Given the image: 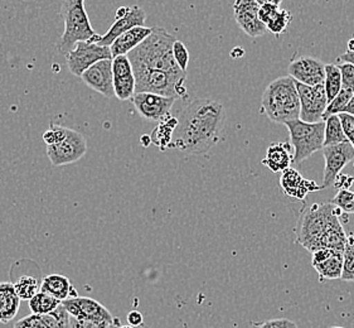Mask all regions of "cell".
I'll use <instances>...</instances> for the list:
<instances>
[{
	"mask_svg": "<svg viewBox=\"0 0 354 328\" xmlns=\"http://www.w3.org/2000/svg\"><path fill=\"white\" fill-rule=\"evenodd\" d=\"M21 302L15 293L13 283L0 282V323L7 325L15 320L21 307Z\"/></svg>",
	"mask_w": 354,
	"mask_h": 328,
	"instance_id": "603a6c76",
	"label": "cell"
},
{
	"mask_svg": "<svg viewBox=\"0 0 354 328\" xmlns=\"http://www.w3.org/2000/svg\"><path fill=\"white\" fill-rule=\"evenodd\" d=\"M337 61H338V64H351L354 66V53L346 52V53H343L342 56L337 58Z\"/></svg>",
	"mask_w": 354,
	"mask_h": 328,
	"instance_id": "ee69618b",
	"label": "cell"
},
{
	"mask_svg": "<svg viewBox=\"0 0 354 328\" xmlns=\"http://www.w3.org/2000/svg\"><path fill=\"white\" fill-rule=\"evenodd\" d=\"M111 66H113V79L130 76L134 73L133 66L130 64L128 56H118V57L113 58Z\"/></svg>",
	"mask_w": 354,
	"mask_h": 328,
	"instance_id": "e575fe53",
	"label": "cell"
},
{
	"mask_svg": "<svg viewBox=\"0 0 354 328\" xmlns=\"http://www.w3.org/2000/svg\"><path fill=\"white\" fill-rule=\"evenodd\" d=\"M339 208L333 203H314L301 211L297 228V243L303 248L314 253L322 249V244L328 231L337 221H347Z\"/></svg>",
	"mask_w": 354,
	"mask_h": 328,
	"instance_id": "3957f363",
	"label": "cell"
},
{
	"mask_svg": "<svg viewBox=\"0 0 354 328\" xmlns=\"http://www.w3.org/2000/svg\"><path fill=\"white\" fill-rule=\"evenodd\" d=\"M260 1L256 0H237L234 4V19L239 27L251 38L265 36L268 29L259 19Z\"/></svg>",
	"mask_w": 354,
	"mask_h": 328,
	"instance_id": "5bb4252c",
	"label": "cell"
},
{
	"mask_svg": "<svg viewBox=\"0 0 354 328\" xmlns=\"http://www.w3.org/2000/svg\"><path fill=\"white\" fill-rule=\"evenodd\" d=\"M295 82L300 101V115L299 120L304 122H323V115L328 107L324 85L306 86Z\"/></svg>",
	"mask_w": 354,
	"mask_h": 328,
	"instance_id": "ba28073f",
	"label": "cell"
},
{
	"mask_svg": "<svg viewBox=\"0 0 354 328\" xmlns=\"http://www.w3.org/2000/svg\"><path fill=\"white\" fill-rule=\"evenodd\" d=\"M353 93H351L349 90H340V93L334 98L333 100L328 104L326 109V113L323 115V122L328 119L329 116L333 115H339L344 113L346 107H347L348 102L353 98Z\"/></svg>",
	"mask_w": 354,
	"mask_h": 328,
	"instance_id": "1f68e13d",
	"label": "cell"
},
{
	"mask_svg": "<svg viewBox=\"0 0 354 328\" xmlns=\"http://www.w3.org/2000/svg\"><path fill=\"white\" fill-rule=\"evenodd\" d=\"M323 85L326 90V100L329 104L342 90V76L337 64H326V79Z\"/></svg>",
	"mask_w": 354,
	"mask_h": 328,
	"instance_id": "83f0119b",
	"label": "cell"
},
{
	"mask_svg": "<svg viewBox=\"0 0 354 328\" xmlns=\"http://www.w3.org/2000/svg\"><path fill=\"white\" fill-rule=\"evenodd\" d=\"M338 118H339L340 124H342L343 133L347 138L348 143L351 144L354 149V116L342 113V114L338 115Z\"/></svg>",
	"mask_w": 354,
	"mask_h": 328,
	"instance_id": "60d3db41",
	"label": "cell"
},
{
	"mask_svg": "<svg viewBox=\"0 0 354 328\" xmlns=\"http://www.w3.org/2000/svg\"><path fill=\"white\" fill-rule=\"evenodd\" d=\"M292 158L290 143L271 144L266 150V157L262 159V164L272 173H280L290 168Z\"/></svg>",
	"mask_w": 354,
	"mask_h": 328,
	"instance_id": "7402d4cb",
	"label": "cell"
},
{
	"mask_svg": "<svg viewBox=\"0 0 354 328\" xmlns=\"http://www.w3.org/2000/svg\"><path fill=\"white\" fill-rule=\"evenodd\" d=\"M71 316L62 307V304L52 313L30 314L15 323L13 328H70Z\"/></svg>",
	"mask_w": 354,
	"mask_h": 328,
	"instance_id": "d6986e66",
	"label": "cell"
},
{
	"mask_svg": "<svg viewBox=\"0 0 354 328\" xmlns=\"http://www.w3.org/2000/svg\"><path fill=\"white\" fill-rule=\"evenodd\" d=\"M61 304L73 318L119 321V320H115L113 314L110 313V311L104 307L100 302L88 297H76L71 300H64L61 302Z\"/></svg>",
	"mask_w": 354,
	"mask_h": 328,
	"instance_id": "2e32d148",
	"label": "cell"
},
{
	"mask_svg": "<svg viewBox=\"0 0 354 328\" xmlns=\"http://www.w3.org/2000/svg\"><path fill=\"white\" fill-rule=\"evenodd\" d=\"M323 156L326 159V168L323 174L322 188H328L334 185L337 176L348 163L354 161V149L351 144L342 143L323 148Z\"/></svg>",
	"mask_w": 354,
	"mask_h": 328,
	"instance_id": "7c38bea8",
	"label": "cell"
},
{
	"mask_svg": "<svg viewBox=\"0 0 354 328\" xmlns=\"http://www.w3.org/2000/svg\"><path fill=\"white\" fill-rule=\"evenodd\" d=\"M261 111L277 124L298 120L300 101L294 80L283 76L270 82L262 93Z\"/></svg>",
	"mask_w": 354,
	"mask_h": 328,
	"instance_id": "277c9868",
	"label": "cell"
},
{
	"mask_svg": "<svg viewBox=\"0 0 354 328\" xmlns=\"http://www.w3.org/2000/svg\"><path fill=\"white\" fill-rule=\"evenodd\" d=\"M129 10H130V7L119 8V9L116 10V17H115V19H121V18L127 17V15H128Z\"/></svg>",
	"mask_w": 354,
	"mask_h": 328,
	"instance_id": "f6af8a7d",
	"label": "cell"
},
{
	"mask_svg": "<svg viewBox=\"0 0 354 328\" xmlns=\"http://www.w3.org/2000/svg\"><path fill=\"white\" fill-rule=\"evenodd\" d=\"M259 328H298V326L295 322L290 321V320L279 318V320L263 322Z\"/></svg>",
	"mask_w": 354,
	"mask_h": 328,
	"instance_id": "b9f144b4",
	"label": "cell"
},
{
	"mask_svg": "<svg viewBox=\"0 0 354 328\" xmlns=\"http://www.w3.org/2000/svg\"><path fill=\"white\" fill-rule=\"evenodd\" d=\"M330 328H344V327H338V326H332Z\"/></svg>",
	"mask_w": 354,
	"mask_h": 328,
	"instance_id": "f907efd6",
	"label": "cell"
},
{
	"mask_svg": "<svg viewBox=\"0 0 354 328\" xmlns=\"http://www.w3.org/2000/svg\"><path fill=\"white\" fill-rule=\"evenodd\" d=\"M15 293L21 300H30L37 293L41 292V284L35 277L23 275L13 283Z\"/></svg>",
	"mask_w": 354,
	"mask_h": 328,
	"instance_id": "f1b7e54d",
	"label": "cell"
},
{
	"mask_svg": "<svg viewBox=\"0 0 354 328\" xmlns=\"http://www.w3.org/2000/svg\"><path fill=\"white\" fill-rule=\"evenodd\" d=\"M177 120L169 148L198 156L220 142L226 111L218 101L196 99L182 109Z\"/></svg>",
	"mask_w": 354,
	"mask_h": 328,
	"instance_id": "6da1fadb",
	"label": "cell"
},
{
	"mask_svg": "<svg viewBox=\"0 0 354 328\" xmlns=\"http://www.w3.org/2000/svg\"><path fill=\"white\" fill-rule=\"evenodd\" d=\"M87 153V142L80 131L67 129L62 142L47 147V157L53 165H66L80 161Z\"/></svg>",
	"mask_w": 354,
	"mask_h": 328,
	"instance_id": "30bf717a",
	"label": "cell"
},
{
	"mask_svg": "<svg viewBox=\"0 0 354 328\" xmlns=\"http://www.w3.org/2000/svg\"><path fill=\"white\" fill-rule=\"evenodd\" d=\"M318 273L320 282L340 279L343 271V253L334 251L333 255L326 259V262L313 266Z\"/></svg>",
	"mask_w": 354,
	"mask_h": 328,
	"instance_id": "cb8c5ba5",
	"label": "cell"
},
{
	"mask_svg": "<svg viewBox=\"0 0 354 328\" xmlns=\"http://www.w3.org/2000/svg\"><path fill=\"white\" fill-rule=\"evenodd\" d=\"M41 292L50 294L59 302L78 297L77 291L72 286L71 280L61 274L46 275L41 282Z\"/></svg>",
	"mask_w": 354,
	"mask_h": 328,
	"instance_id": "ffe728a7",
	"label": "cell"
},
{
	"mask_svg": "<svg viewBox=\"0 0 354 328\" xmlns=\"http://www.w3.org/2000/svg\"><path fill=\"white\" fill-rule=\"evenodd\" d=\"M115 322L105 320H88V318H73L70 320V328H110Z\"/></svg>",
	"mask_w": 354,
	"mask_h": 328,
	"instance_id": "f35d334b",
	"label": "cell"
},
{
	"mask_svg": "<svg viewBox=\"0 0 354 328\" xmlns=\"http://www.w3.org/2000/svg\"><path fill=\"white\" fill-rule=\"evenodd\" d=\"M153 30L148 27H135V28L130 29L128 32H125L124 35L118 37L115 39V42L109 47L110 52H111V57L115 58L118 56H127L129 52L136 48L140 43L149 36Z\"/></svg>",
	"mask_w": 354,
	"mask_h": 328,
	"instance_id": "44dd1931",
	"label": "cell"
},
{
	"mask_svg": "<svg viewBox=\"0 0 354 328\" xmlns=\"http://www.w3.org/2000/svg\"><path fill=\"white\" fill-rule=\"evenodd\" d=\"M348 52L349 53H354V38L348 41Z\"/></svg>",
	"mask_w": 354,
	"mask_h": 328,
	"instance_id": "c3c4849f",
	"label": "cell"
},
{
	"mask_svg": "<svg viewBox=\"0 0 354 328\" xmlns=\"http://www.w3.org/2000/svg\"><path fill=\"white\" fill-rule=\"evenodd\" d=\"M113 60H102L87 69L81 79L93 91L104 95L107 99L113 98Z\"/></svg>",
	"mask_w": 354,
	"mask_h": 328,
	"instance_id": "e0dca14e",
	"label": "cell"
},
{
	"mask_svg": "<svg viewBox=\"0 0 354 328\" xmlns=\"http://www.w3.org/2000/svg\"><path fill=\"white\" fill-rule=\"evenodd\" d=\"M291 19H292V15L289 10L280 9L279 13L266 24V29L272 35L280 36L286 30L288 26L290 24Z\"/></svg>",
	"mask_w": 354,
	"mask_h": 328,
	"instance_id": "d6a6232c",
	"label": "cell"
},
{
	"mask_svg": "<svg viewBox=\"0 0 354 328\" xmlns=\"http://www.w3.org/2000/svg\"><path fill=\"white\" fill-rule=\"evenodd\" d=\"M147 21V13L142 7L133 6L130 7L128 15L121 18V19H115L113 26L107 30L104 36L96 35L91 41L88 42L95 43L101 47H110L115 39L121 35H124L125 32H128L130 29L135 27H144Z\"/></svg>",
	"mask_w": 354,
	"mask_h": 328,
	"instance_id": "9a60e30c",
	"label": "cell"
},
{
	"mask_svg": "<svg viewBox=\"0 0 354 328\" xmlns=\"http://www.w3.org/2000/svg\"><path fill=\"white\" fill-rule=\"evenodd\" d=\"M102 60H113L110 48L91 42L76 43L73 50L66 55V64L68 70L77 78H81L87 69Z\"/></svg>",
	"mask_w": 354,
	"mask_h": 328,
	"instance_id": "9c48e42d",
	"label": "cell"
},
{
	"mask_svg": "<svg viewBox=\"0 0 354 328\" xmlns=\"http://www.w3.org/2000/svg\"><path fill=\"white\" fill-rule=\"evenodd\" d=\"M243 55H245V50L240 48V47H236V48L231 51V57L241 58Z\"/></svg>",
	"mask_w": 354,
	"mask_h": 328,
	"instance_id": "bcb514c9",
	"label": "cell"
},
{
	"mask_svg": "<svg viewBox=\"0 0 354 328\" xmlns=\"http://www.w3.org/2000/svg\"><path fill=\"white\" fill-rule=\"evenodd\" d=\"M330 203L339 208L343 214H354V192L349 190H339Z\"/></svg>",
	"mask_w": 354,
	"mask_h": 328,
	"instance_id": "836d02e7",
	"label": "cell"
},
{
	"mask_svg": "<svg viewBox=\"0 0 354 328\" xmlns=\"http://www.w3.org/2000/svg\"><path fill=\"white\" fill-rule=\"evenodd\" d=\"M281 1H260L259 19L266 26L280 10Z\"/></svg>",
	"mask_w": 354,
	"mask_h": 328,
	"instance_id": "8d00e7d4",
	"label": "cell"
},
{
	"mask_svg": "<svg viewBox=\"0 0 354 328\" xmlns=\"http://www.w3.org/2000/svg\"><path fill=\"white\" fill-rule=\"evenodd\" d=\"M127 320H128L129 326H131V327H142V323H144V317L139 311L129 312Z\"/></svg>",
	"mask_w": 354,
	"mask_h": 328,
	"instance_id": "7bdbcfd3",
	"label": "cell"
},
{
	"mask_svg": "<svg viewBox=\"0 0 354 328\" xmlns=\"http://www.w3.org/2000/svg\"><path fill=\"white\" fill-rule=\"evenodd\" d=\"M324 122H326V128H324V147L347 143V138H346L344 133H343V129H342V124H340L338 115L329 116L328 119L324 120Z\"/></svg>",
	"mask_w": 354,
	"mask_h": 328,
	"instance_id": "484cf974",
	"label": "cell"
},
{
	"mask_svg": "<svg viewBox=\"0 0 354 328\" xmlns=\"http://www.w3.org/2000/svg\"><path fill=\"white\" fill-rule=\"evenodd\" d=\"M59 15L64 23V33L57 44L61 53L67 55L76 43L88 42L97 35L90 23L84 0H66Z\"/></svg>",
	"mask_w": 354,
	"mask_h": 328,
	"instance_id": "5b68a950",
	"label": "cell"
},
{
	"mask_svg": "<svg viewBox=\"0 0 354 328\" xmlns=\"http://www.w3.org/2000/svg\"><path fill=\"white\" fill-rule=\"evenodd\" d=\"M340 279L343 282H354V235L347 236V243L343 250V271Z\"/></svg>",
	"mask_w": 354,
	"mask_h": 328,
	"instance_id": "4dcf8cb0",
	"label": "cell"
},
{
	"mask_svg": "<svg viewBox=\"0 0 354 328\" xmlns=\"http://www.w3.org/2000/svg\"><path fill=\"white\" fill-rule=\"evenodd\" d=\"M289 78L306 86H318L324 84L326 64L318 58L304 57L291 61L289 67Z\"/></svg>",
	"mask_w": 354,
	"mask_h": 328,
	"instance_id": "4fadbf2b",
	"label": "cell"
},
{
	"mask_svg": "<svg viewBox=\"0 0 354 328\" xmlns=\"http://www.w3.org/2000/svg\"><path fill=\"white\" fill-rule=\"evenodd\" d=\"M344 113L354 116V96L351 99V101L348 102V105L347 107H346V110H344Z\"/></svg>",
	"mask_w": 354,
	"mask_h": 328,
	"instance_id": "7dc6e473",
	"label": "cell"
},
{
	"mask_svg": "<svg viewBox=\"0 0 354 328\" xmlns=\"http://www.w3.org/2000/svg\"><path fill=\"white\" fill-rule=\"evenodd\" d=\"M177 99L164 98L149 93H136L133 96V104L138 114L148 122H163L170 116V110Z\"/></svg>",
	"mask_w": 354,
	"mask_h": 328,
	"instance_id": "8fae6325",
	"label": "cell"
},
{
	"mask_svg": "<svg viewBox=\"0 0 354 328\" xmlns=\"http://www.w3.org/2000/svg\"><path fill=\"white\" fill-rule=\"evenodd\" d=\"M134 73L130 76L113 79V96L119 100H131L135 95Z\"/></svg>",
	"mask_w": 354,
	"mask_h": 328,
	"instance_id": "f546056e",
	"label": "cell"
},
{
	"mask_svg": "<svg viewBox=\"0 0 354 328\" xmlns=\"http://www.w3.org/2000/svg\"><path fill=\"white\" fill-rule=\"evenodd\" d=\"M66 136H67V128L50 122V129L47 131H44V134H43V140H44V143L47 144V147H50V145H55V144L62 142Z\"/></svg>",
	"mask_w": 354,
	"mask_h": 328,
	"instance_id": "d590c367",
	"label": "cell"
},
{
	"mask_svg": "<svg viewBox=\"0 0 354 328\" xmlns=\"http://www.w3.org/2000/svg\"><path fill=\"white\" fill-rule=\"evenodd\" d=\"M173 57L180 71L187 72V67L189 64V52L183 43L176 41L173 44Z\"/></svg>",
	"mask_w": 354,
	"mask_h": 328,
	"instance_id": "74e56055",
	"label": "cell"
},
{
	"mask_svg": "<svg viewBox=\"0 0 354 328\" xmlns=\"http://www.w3.org/2000/svg\"><path fill=\"white\" fill-rule=\"evenodd\" d=\"M59 306H61L59 300L43 292L37 293L36 295L29 300L30 312L32 314H38V316L52 313Z\"/></svg>",
	"mask_w": 354,
	"mask_h": 328,
	"instance_id": "4316f807",
	"label": "cell"
},
{
	"mask_svg": "<svg viewBox=\"0 0 354 328\" xmlns=\"http://www.w3.org/2000/svg\"><path fill=\"white\" fill-rule=\"evenodd\" d=\"M134 72L135 93H149L164 98L180 99L187 98L188 93L185 82L187 72L156 71V70H136Z\"/></svg>",
	"mask_w": 354,
	"mask_h": 328,
	"instance_id": "8992f818",
	"label": "cell"
},
{
	"mask_svg": "<svg viewBox=\"0 0 354 328\" xmlns=\"http://www.w3.org/2000/svg\"><path fill=\"white\" fill-rule=\"evenodd\" d=\"M120 328H134V327H131V326H129V325H127V326H122V327H120Z\"/></svg>",
	"mask_w": 354,
	"mask_h": 328,
	"instance_id": "681fc988",
	"label": "cell"
},
{
	"mask_svg": "<svg viewBox=\"0 0 354 328\" xmlns=\"http://www.w3.org/2000/svg\"><path fill=\"white\" fill-rule=\"evenodd\" d=\"M178 120L176 118L168 116L163 122H159V125L154 129L151 134V142L158 145L162 150L169 148L174 130L177 128Z\"/></svg>",
	"mask_w": 354,
	"mask_h": 328,
	"instance_id": "d4e9b609",
	"label": "cell"
},
{
	"mask_svg": "<svg viewBox=\"0 0 354 328\" xmlns=\"http://www.w3.org/2000/svg\"><path fill=\"white\" fill-rule=\"evenodd\" d=\"M290 134V145L294 147L292 163L300 164L312 157L324 147V128L326 122H304L291 120L285 122Z\"/></svg>",
	"mask_w": 354,
	"mask_h": 328,
	"instance_id": "52a82bcc",
	"label": "cell"
},
{
	"mask_svg": "<svg viewBox=\"0 0 354 328\" xmlns=\"http://www.w3.org/2000/svg\"><path fill=\"white\" fill-rule=\"evenodd\" d=\"M342 76V89L349 90L354 95V66L351 64H338Z\"/></svg>",
	"mask_w": 354,
	"mask_h": 328,
	"instance_id": "ab89813d",
	"label": "cell"
},
{
	"mask_svg": "<svg viewBox=\"0 0 354 328\" xmlns=\"http://www.w3.org/2000/svg\"><path fill=\"white\" fill-rule=\"evenodd\" d=\"M280 185L283 193L289 197H294L297 200L304 201L309 193L317 192L323 190L322 185H318L314 181L305 179L297 170L289 168L283 172L280 179Z\"/></svg>",
	"mask_w": 354,
	"mask_h": 328,
	"instance_id": "ac0fdd59",
	"label": "cell"
},
{
	"mask_svg": "<svg viewBox=\"0 0 354 328\" xmlns=\"http://www.w3.org/2000/svg\"><path fill=\"white\" fill-rule=\"evenodd\" d=\"M176 41L177 38L168 33L167 29L153 27L149 36L127 55L133 66V71H180L173 57V44Z\"/></svg>",
	"mask_w": 354,
	"mask_h": 328,
	"instance_id": "7a4b0ae2",
	"label": "cell"
}]
</instances>
